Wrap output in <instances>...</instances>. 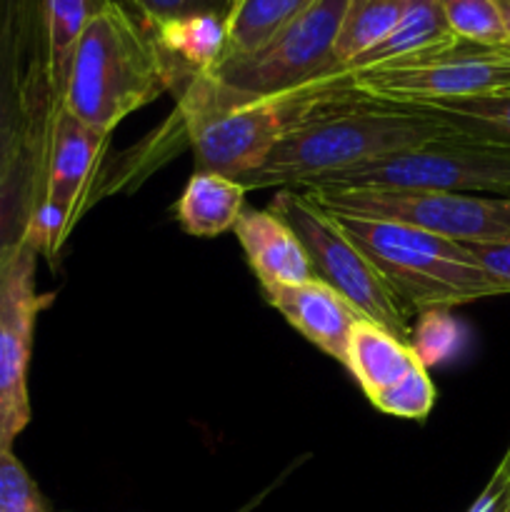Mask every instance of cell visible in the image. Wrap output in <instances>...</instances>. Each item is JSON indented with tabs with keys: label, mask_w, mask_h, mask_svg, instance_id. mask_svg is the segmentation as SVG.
Returning <instances> with one entry per match:
<instances>
[{
	"label": "cell",
	"mask_w": 510,
	"mask_h": 512,
	"mask_svg": "<svg viewBox=\"0 0 510 512\" xmlns=\"http://www.w3.org/2000/svg\"><path fill=\"white\" fill-rule=\"evenodd\" d=\"M455 135L433 113L400 105L365 103L353 95H328L315 103L258 170L245 175V190H308L333 175L388 155Z\"/></svg>",
	"instance_id": "cell-1"
},
{
	"label": "cell",
	"mask_w": 510,
	"mask_h": 512,
	"mask_svg": "<svg viewBox=\"0 0 510 512\" xmlns=\"http://www.w3.org/2000/svg\"><path fill=\"white\" fill-rule=\"evenodd\" d=\"M170 90V75L148 30L120 0L90 18L65 73L60 108L110 135L128 115Z\"/></svg>",
	"instance_id": "cell-2"
},
{
	"label": "cell",
	"mask_w": 510,
	"mask_h": 512,
	"mask_svg": "<svg viewBox=\"0 0 510 512\" xmlns=\"http://www.w3.org/2000/svg\"><path fill=\"white\" fill-rule=\"evenodd\" d=\"M325 98L310 93L248 95L215 75H193L175 93L183 133L195 155V170L243 180L268 160L283 135Z\"/></svg>",
	"instance_id": "cell-3"
},
{
	"label": "cell",
	"mask_w": 510,
	"mask_h": 512,
	"mask_svg": "<svg viewBox=\"0 0 510 512\" xmlns=\"http://www.w3.org/2000/svg\"><path fill=\"white\" fill-rule=\"evenodd\" d=\"M340 228L368 255L405 310L435 313L483 298L510 295L463 243L393 220L335 215Z\"/></svg>",
	"instance_id": "cell-4"
},
{
	"label": "cell",
	"mask_w": 510,
	"mask_h": 512,
	"mask_svg": "<svg viewBox=\"0 0 510 512\" xmlns=\"http://www.w3.org/2000/svg\"><path fill=\"white\" fill-rule=\"evenodd\" d=\"M268 210L285 220L300 240L315 280L348 300L358 315L390 330L400 340H413L405 305L395 298L368 255L345 235L338 218L328 213L308 190H275Z\"/></svg>",
	"instance_id": "cell-5"
},
{
	"label": "cell",
	"mask_w": 510,
	"mask_h": 512,
	"mask_svg": "<svg viewBox=\"0 0 510 512\" xmlns=\"http://www.w3.org/2000/svg\"><path fill=\"white\" fill-rule=\"evenodd\" d=\"M500 90H510V48L458 40L403 63L345 75L330 83L323 95L345 93L365 103L415 108Z\"/></svg>",
	"instance_id": "cell-6"
},
{
	"label": "cell",
	"mask_w": 510,
	"mask_h": 512,
	"mask_svg": "<svg viewBox=\"0 0 510 512\" xmlns=\"http://www.w3.org/2000/svg\"><path fill=\"white\" fill-rule=\"evenodd\" d=\"M313 188L445 190L510 200V148L448 135L345 170Z\"/></svg>",
	"instance_id": "cell-7"
},
{
	"label": "cell",
	"mask_w": 510,
	"mask_h": 512,
	"mask_svg": "<svg viewBox=\"0 0 510 512\" xmlns=\"http://www.w3.org/2000/svg\"><path fill=\"white\" fill-rule=\"evenodd\" d=\"M328 213L393 220L445 235L455 243H510V200L445 190L313 188Z\"/></svg>",
	"instance_id": "cell-8"
},
{
	"label": "cell",
	"mask_w": 510,
	"mask_h": 512,
	"mask_svg": "<svg viewBox=\"0 0 510 512\" xmlns=\"http://www.w3.org/2000/svg\"><path fill=\"white\" fill-rule=\"evenodd\" d=\"M350 0H313L265 48L223 60L210 75L248 95L305 93L335 68V43Z\"/></svg>",
	"instance_id": "cell-9"
},
{
	"label": "cell",
	"mask_w": 510,
	"mask_h": 512,
	"mask_svg": "<svg viewBox=\"0 0 510 512\" xmlns=\"http://www.w3.org/2000/svg\"><path fill=\"white\" fill-rule=\"evenodd\" d=\"M38 250L25 243L0 280V450H13L33 418L28 390L35 323L53 295L40 293Z\"/></svg>",
	"instance_id": "cell-10"
},
{
	"label": "cell",
	"mask_w": 510,
	"mask_h": 512,
	"mask_svg": "<svg viewBox=\"0 0 510 512\" xmlns=\"http://www.w3.org/2000/svg\"><path fill=\"white\" fill-rule=\"evenodd\" d=\"M40 100L58 105L33 53V0H0V183L18 158Z\"/></svg>",
	"instance_id": "cell-11"
},
{
	"label": "cell",
	"mask_w": 510,
	"mask_h": 512,
	"mask_svg": "<svg viewBox=\"0 0 510 512\" xmlns=\"http://www.w3.org/2000/svg\"><path fill=\"white\" fill-rule=\"evenodd\" d=\"M58 110L53 100L35 105L18 158L0 183V280L25 248L30 220L43 198L50 133Z\"/></svg>",
	"instance_id": "cell-12"
},
{
	"label": "cell",
	"mask_w": 510,
	"mask_h": 512,
	"mask_svg": "<svg viewBox=\"0 0 510 512\" xmlns=\"http://www.w3.org/2000/svg\"><path fill=\"white\" fill-rule=\"evenodd\" d=\"M108 140L110 135L88 128L63 108L55 115L48 165H45L43 200L68 215L70 228H75L80 215L88 208Z\"/></svg>",
	"instance_id": "cell-13"
},
{
	"label": "cell",
	"mask_w": 510,
	"mask_h": 512,
	"mask_svg": "<svg viewBox=\"0 0 510 512\" xmlns=\"http://www.w3.org/2000/svg\"><path fill=\"white\" fill-rule=\"evenodd\" d=\"M260 293L265 303L278 310L285 323L298 330L310 345H315L328 358L345 363L350 330L358 323V318H363L348 300L340 298L320 280L260 288Z\"/></svg>",
	"instance_id": "cell-14"
},
{
	"label": "cell",
	"mask_w": 510,
	"mask_h": 512,
	"mask_svg": "<svg viewBox=\"0 0 510 512\" xmlns=\"http://www.w3.org/2000/svg\"><path fill=\"white\" fill-rule=\"evenodd\" d=\"M233 233L260 288L303 285L315 280L300 240L288 223L268 208L258 210L245 205L235 220Z\"/></svg>",
	"instance_id": "cell-15"
},
{
	"label": "cell",
	"mask_w": 510,
	"mask_h": 512,
	"mask_svg": "<svg viewBox=\"0 0 510 512\" xmlns=\"http://www.w3.org/2000/svg\"><path fill=\"white\" fill-rule=\"evenodd\" d=\"M453 43H458V38L448 28L440 0H408L403 18H400V23L395 25L388 38L380 40L375 48H370L368 53L360 55L358 60L348 63L345 68L335 70V73L325 75L323 80L310 85L308 93H313L315 98H323V90L338 78H345V75L403 63V60L418 58V55L433 53V50H443Z\"/></svg>",
	"instance_id": "cell-16"
},
{
	"label": "cell",
	"mask_w": 510,
	"mask_h": 512,
	"mask_svg": "<svg viewBox=\"0 0 510 512\" xmlns=\"http://www.w3.org/2000/svg\"><path fill=\"white\" fill-rule=\"evenodd\" d=\"M170 75V93H178L193 75L213 73L225 55V18L203 13L143 25Z\"/></svg>",
	"instance_id": "cell-17"
},
{
	"label": "cell",
	"mask_w": 510,
	"mask_h": 512,
	"mask_svg": "<svg viewBox=\"0 0 510 512\" xmlns=\"http://www.w3.org/2000/svg\"><path fill=\"white\" fill-rule=\"evenodd\" d=\"M108 3L113 0H33V48L58 105L75 43Z\"/></svg>",
	"instance_id": "cell-18"
},
{
	"label": "cell",
	"mask_w": 510,
	"mask_h": 512,
	"mask_svg": "<svg viewBox=\"0 0 510 512\" xmlns=\"http://www.w3.org/2000/svg\"><path fill=\"white\" fill-rule=\"evenodd\" d=\"M418 360V353L408 340H400L373 320L358 318L350 330L343 365L360 385L365 398L373 400L383 390L393 388Z\"/></svg>",
	"instance_id": "cell-19"
},
{
	"label": "cell",
	"mask_w": 510,
	"mask_h": 512,
	"mask_svg": "<svg viewBox=\"0 0 510 512\" xmlns=\"http://www.w3.org/2000/svg\"><path fill=\"white\" fill-rule=\"evenodd\" d=\"M245 195L248 190L240 180L210 170H193L175 203V220L195 238H218L233 230L245 208Z\"/></svg>",
	"instance_id": "cell-20"
},
{
	"label": "cell",
	"mask_w": 510,
	"mask_h": 512,
	"mask_svg": "<svg viewBox=\"0 0 510 512\" xmlns=\"http://www.w3.org/2000/svg\"><path fill=\"white\" fill-rule=\"evenodd\" d=\"M310 3L313 0H228L223 60H238L258 53Z\"/></svg>",
	"instance_id": "cell-21"
},
{
	"label": "cell",
	"mask_w": 510,
	"mask_h": 512,
	"mask_svg": "<svg viewBox=\"0 0 510 512\" xmlns=\"http://www.w3.org/2000/svg\"><path fill=\"white\" fill-rule=\"evenodd\" d=\"M443 120L455 135L510 148V90L475 95V98L443 100L433 105H415Z\"/></svg>",
	"instance_id": "cell-22"
},
{
	"label": "cell",
	"mask_w": 510,
	"mask_h": 512,
	"mask_svg": "<svg viewBox=\"0 0 510 512\" xmlns=\"http://www.w3.org/2000/svg\"><path fill=\"white\" fill-rule=\"evenodd\" d=\"M405 8L408 0H350L335 43V68L330 73L345 68L388 38L403 18Z\"/></svg>",
	"instance_id": "cell-23"
},
{
	"label": "cell",
	"mask_w": 510,
	"mask_h": 512,
	"mask_svg": "<svg viewBox=\"0 0 510 512\" xmlns=\"http://www.w3.org/2000/svg\"><path fill=\"white\" fill-rule=\"evenodd\" d=\"M448 28L458 40L488 48H510L498 0H440Z\"/></svg>",
	"instance_id": "cell-24"
},
{
	"label": "cell",
	"mask_w": 510,
	"mask_h": 512,
	"mask_svg": "<svg viewBox=\"0 0 510 512\" xmlns=\"http://www.w3.org/2000/svg\"><path fill=\"white\" fill-rule=\"evenodd\" d=\"M375 410L400 420H425L435 405V388L423 360L413 365L393 388L370 400Z\"/></svg>",
	"instance_id": "cell-25"
},
{
	"label": "cell",
	"mask_w": 510,
	"mask_h": 512,
	"mask_svg": "<svg viewBox=\"0 0 510 512\" xmlns=\"http://www.w3.org/2000/svg\"><path fill=\"white\" fill-rule=\"evenodd\" d=\"M0 512H48V500L15 450H0Z\"/></svg>",
	"instance_id": "cell-26"
},
{
	"label": "cell",
	"mask_w": 510,
	"mask_h": 512,
	"mask_svg": "<svg viewBox=\"0 0 510 512\" xmlns=\"http://www.w3.org/2000/svg\"><path fill=\"white\" fill-rule=\"evenodd\" d=\"M143 25L163 23L173 18H188V15H223L228 10V0H120Z\"/></svg>",
	"instance_id": "cell-27"
},
{
	"label": "cell",
	"mask_w": 510,
	"mask_h": 512,
	"mask_svg": "<svg viewBox=\"0 0 510 512\" xmlns=\"http://www.w3.org/2000/svg\"><path fill=\"white\" fill-rule=\"evenodd\" d=\"M465 248L498 283L510 288V243H468Z\"/></svg>",
	"instance_id": "cell-28"
},
{
	"label": "cell",
	"mask_w": 510,
	"mask_h": 512,
	"mask_svg": "<svg viewBox=\"0 0 510 512\" xmlns=\"http://www.w3.org/2000/svg\"><path fill=\"white\" fill-rule=\"evenodd\" d=\"M468 512H510V478L495 470L490 483L478 495Z\"/></svg>",
	"instance_id": "cell-29"
},
{
	"label": "cell",
	"mask_w": 510,
	"mask_h": 512,
	"mask_svg": "<svg viewBox=\"0 0 510 512\" xmlns=\"http://www.w3.org/2000/svg\"><path fill=\"white\" fill-rule=\"evenodd\" d=\"M498 8L503 13V23L505 30H508V40H510V0H498Z\"/></svg>",
	"instance_id": "cell-30"
},
{
	"label": "cell",
	"mask_w": 510,
	"mask_h": 512,
	"mask_svg": "<svg viewBox=\"0 0 510 512\" xmlns=\"http://www.w3.org/2000/svg\"><path fill=\"white\" fill-rule=\"evenodd\" d=\"M495 470H500V473L508 475V478H510V445H508V450H505L503 460H500V465Z\"/></svg>",
	"instance_id": "cell-31"
},
{
	"label": "cell",
	"mask_w": 510,
	"mask_h": 512,
	"mask_svg": "<svg viewBox=\"0 0 510 512\" xmlns=\"http://www.w3.org/2000/svg\"><path fill=\"white\" fill-rule=\"evenodd\" d=\"M243 512H248V508H245V510H243Z\"/></svg>",
	"instance_id": "cell-32"
}]
</instances>
